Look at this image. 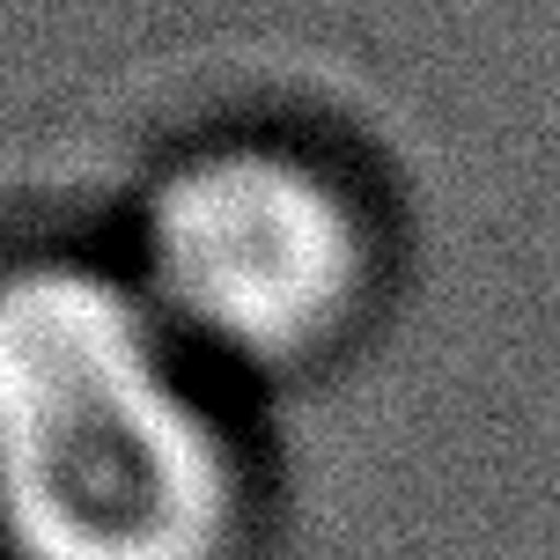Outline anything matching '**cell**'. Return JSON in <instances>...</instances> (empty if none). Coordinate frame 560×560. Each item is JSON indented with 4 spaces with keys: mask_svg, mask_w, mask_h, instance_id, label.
<instances>
[{
    "mask_svg": "<svg viewBox=\"0 0 560 560\" xmlns=\"http://www.w3.org/2000/svg\"><path fill=\"white\" fill-rule=\"evenodd\" d=\"M369 222L325 163L273 140L199 148L155 177L133 288L185 354L303 362L369 295Z\"/></svg>",
    "mask_w": 560,
    "mask_h": 560,
    "instance_id": "7a4b0ae2",
    "label": "cell"
},
{
    "mask_svg": "<svg viewBox=\"0 0 560 560\" xmlns=\"http://www.w3.org/2000/svg\"><path fill=\"white\" fill-rule=\"evenodd\" d=\"M244 465L133 273L0 266V560H236Z\"/></svg>",
    "mask_w": 560,
    "mask_h": 560,
    "instance_id": "6da1fadb",
    "label": "cell"
}]
</instances>
